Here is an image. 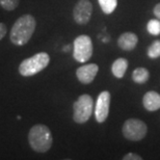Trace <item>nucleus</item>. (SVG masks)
<instances>
[{
    "mask_svg": "<svg viewBox=\"0 0 160 160\" xmlns=\"http://www.w3.org/2000/svg\"><path fill=\"white\" fill-rule=\"evenodd\" d=\"M73 120L77 124L86 123L92 117L94 110V101L89 95H81L73 105Z\"/></svg>",
    "mask_w": 160,
    "mask_h": 160,
    "instance_id": "4",
    "label": "nucleus"
},
{
    "mask_svg": "<svg viewBox=\"0 0 160 160\" xmlns=\"http://www.w3.org/2000/svg\"><path fill=\"white\" fill-rule=\"evenodd\" d=\"M20 0H0V6L5 11L12 12L18 8Z\"/></svg>",
    "mask_w": 160,
    "mask_h": 160,
    "instance_id": "17",
    "label": "nucleus"
},
{
    "mask_svg": "<svg viewBox=\"0 0 160 160\" xmlns=\"http://www.w3.org/2000/svg\"><path fill=\"white\" fill-rule=\"evenodd\" d=\"M50 62V56L46 52H40L25 58L19 66V73L24 77H30L42 72Z\"/></svg>",
    "mask_w": 160,
    "mask_h": 160,
    "instance_id": "3",
    "label": "nucleus"
},
{
    "mask_svg": "<svg viewBox=\"0 0 160 160\" xmlns=\"http://www.w3.org/2000/svg\"><path fill=\"white\" fill-rule=\"evenodd\" d=\"M122 132L125 138L133 140V142H138L146 136L148 132V127L142 121L138 119H129L124 123Z\"/></svg>",
    "mask_w": 160,
    "mask_h": 160,
    "instance_id": "6",
    "label": "nucleus"
},
{
    "mask_svg": "<svg viewBox=\"0 0 160 160\" xmlns=\"http://www.w3.org/2000/svg\"><path fill=\"white\" fill-rule=\"evenodd\" d=\"M128 68V60L126 58H118L113 62L112 66H111V72L114 77L117 78H123L125 73L127 71Z\"/></svg>",
    "mask_w": 160,
    "mask_h": 160,
    "instance_id": "12",
    "label": "nucleus"
},
{
    "mask_svg": "<svg viewBox=\"0 0 160 160\" xmlns=\"http://www.w3.org/2000/svg\"><path fill=\"white\" fill-rule=\"evenodd\" d=\"M92 4L89 0H79L73 9V17L77 24H88L92 18Z\"/></svg>",
    "mask_w": 160,
    "mask_h": 160,
    "instance_id": "7",
    "label": "nucleus"
},
{
    "mask_svg": "<svg viewBox=\"0 0 160 160\" xmlns=\"http://www.w3.org/2000/svg\"><path fill=\"white\" fill-rule=\"evenodd\" d=\"M147 54L150 58H157L160 57V40H156L150 45L147 51Z\"/></svg>",
    "mask_w": 160,
    "mask_h": 160,
    "instance_id": "16",
    "label": "nucleus"
},
{
    "mask_svg": "<svg viewBox=\"0 0 160 160\" xmlns=\"http://www.w3.org/2000/svg\"><path fill=\"white\" fill-rule=\"evenodd\" d=\"M147 30L152 36H159L160 34V20L159 19H152L147 24Z\"/></svg>",
    "mask_w": 160,
    "mask_h": 160,
    "instance_id": "15",
    "label": "nucleus"
},
{
    "mask_svg": "<svg viewBox=\"0 0 160 160\" xmlns=\"http://www.w3.org/2000/svg\"><path fill=\"white\" fill-rule=\"evenodd\" d=\"M99 72V67L96 63L83 65L76 70V76L78 80L83 84H89L94 81V79Z\"/></svg>",
    "mask_w": 160,
    "mask_h": 160,
    "instance_id": "9",
    "label": "nucleus"
},
{
    "mask_svg": "<svg viewBox=\"0 0 160 160\" xmlns=\"http://www.w3.org/2000/svg\"><path fill=\"white\" fill-rule=\"evenodd\" d=\"M150 73L146 68H137L132 73V79L138 84H143L149 80Z\"/></svg>",
    "mask_w": 160,
    "mask_h": 160,
    "instance_id": "13",
    "label": "nucleus"
},
{
    "mask_svg": "<svg viewBox=\"0 0 160 160\" xmlns=\"http://www.w3.org/2000/svg\"><path fill=\"white\" fill-rule=\"evenodd\" d=\"M124 160H142V156H139L138 154L135 153H128L127 155H125L123 157Z\"/></svg>",
    "mask_w": 160,
    "mask_h": 160,
    "instance_id": "18",
    "label": "nucleus"
},
{
    "mask_svg": "<svg viewBox=\"0 0 160 160\" xmlns=\"http://www.w3.org/2000/svg\"><path fill=\"white\" fill-rule=\"evenodd\" d=\"M36 26L37 21L32 15H23L12 25L9 32V40L16 46H24L33 36Z\"/></svg>",
    "mask_w": 160,
    "mask_h": 160,
    "instance_id": "1",
    "label": "nucleus"
},
{
    "mask_svg": "<svg viewBox=\"0 0 160 160\" xmlns=\"http://www.w3.org/2000/svg\"><path fill=\"white\" fill-rule=\"evenodd\" d=\"M138 38L133 32H124L122 33L119 40H118V45L122 50L124 51H131L136 47Z\"/></svg>",
    "mask_w": 160,
    "mask_h": 160,
    "instance_id": "10",
    "label": "nucleus"
},
{
    "mask_svg": "<svg viewBox=\"0 0 160 160\" xmlns=\"http://www.w3.org/2000/svg\"><path fill=\"white\" fill-rule=\"evenodd\" d=\"M143 107L149 111H156L160 108V94L157 92L150 91L146 92L142 98Z\"/></svg>",
    "mask_w": 160,
    "mask_h": 160,
    "instance_id": "11",
    "label": "nucleus"
},
{
    "mask_svg": "<svg viewBox=\"0 0 160 160\" xmlns=\"http://www.w3.org/2000/svg\"><path fill=\"white\" fill-rule=\"evenodd\" d=\"M6 33H8V27H6V25L4 23L0 22V41L6 36Z\"/></svg>",
    "mask_w": 160,
    "mask_h": 160,
    "instance_id": "19",
    "label": "nucleus"
},
{
    "mask_svg": "<svg viewBox=\"0 0 160 160\" xmlns=\"http://www.w3.org/2000/svg\"><path fill=\"white\" fill-rule=\"evenodd\" d=\"M92 55V42L86 34H81L74 40L73 44V56L76 62H86Z\"/></svg>",
    "mask_w": 160,
    "mask_h": 160,
    "instance_id": "5",
    "label": "nucleus"
},
{
    "mask_svg": "<svg viewBox=\"0 0 160 160\" xmlns=\"http://www.w3.org/2000/svg\"><path fill=\"white\" fill-rule=\"evenodd\" d=\"M102 12L106 15H110L118 6V0H98Z\"/></svg>",
    "mask_w": 160,
    "mask_h": 160,
    "instance_id": "14",
    "label": "nucleus"
},
{
    "mask_svg": "<svg viewBox=\"0 0 160 160\" xmlns=\"http://www.w3.org/2000/svg\"><path fill=\"white\" fill-rule=\"evenodd\" d=\"M28 142L33 151L38 153H46L52 147V133L46 125L37 124L29 130Z\"/></svg>",
    "mask_w": 160,
    "mask_h": 160,
    "instance_id": "2",
    "label": "nucleus"
},
{
    "mask_svg": "<svg viewBox=\"0 0 160 160\" xmlns=\"http://www.w3.org/2000/svg\"><path fill=\"white\" fill-rule=\"evenodd\" d=\"M110 106V92L107 91L102 92L98 96L95 106V118L98 123H104L109 114Z\"/></svg>",
    "mask_w": 160,
    "mask_h": 160,
    "instance_id": "8",
    "label": "nucleus"
},
{
    "mask_svg": "<svg viewBox=\"0 0 160 160\" xmlns=\"http://www.w3.org/2000/svg\"><path fill=\"white\" fill-rule=\"evenodd\" d=\"M153 12H154V15L156 16V18L160 20V3H157V4L155 5L154 9H153Z\"/></svg>",
    "mask_w": 160,
    "mask_h": 160,
    "instance_id": "20",
    "label": "nucleus"
}]
</instances>
